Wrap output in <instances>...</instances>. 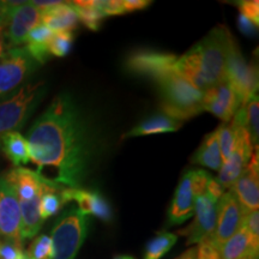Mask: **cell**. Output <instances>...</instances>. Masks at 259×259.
Returning a JSON list of instances; mask_svg holds the SVG:
<instances>
[{
    "label": "cell",
    "mask_w": 259,
    "mask_h": 259,
    "mask_svg": "<svg viewBox=\"0 0 259 259\" xmlns=\"http://www.w3.org/2000/svg\"><path fill=\"white\" fill-rule=\"evenodd\" d=\"M30 161L37 173L51 171V181L80 189L94 155L92 131L69 93L57 95L31 125L27 137Z\"/></svg>",
    "instance_id": "cell-1"
},
{
    "label": "cell",
    "mask_w": 259,
    "mask_h": 259,
    "mask_svg": "<svg viewBox=\"0 0 259 259\" xmlns=\"http://www.w3.org/2000/svg\"><path fill=\"white\" fill-rule=\"evenodd\" d=\"M233 35L225 25H219L178 58L176 72L196 87L206 92L226 79V63Z\"/></svg>",
    "instance_id": "cell-2"
},
{
    "label": "cell",
    "mask_w": 259,
    "mask_h": 259,
    "mask_svg": "<svg viewBox=\"0 0 259 259\" xmlns=\"http://www.w3.org/2000/svg\"><path fill=\"white\" fill-rule=\"evenodd\" d=\"M162 113L181 122L203 112L204 92L197 89L176 71L156 80Z\"/></svg>",
    "instance_id": "cell-3"
},
{
    "label": "cell",
    "mask_w": 259,
    "mask_h": 259,
    "mask_svg": "<svg viewBox=\"0 0 259 259\" xmlns=\"http://www.w3.org/2000/svg\"><path fill=\"white\" fill-rule=\"evenodd\" d=\"M47 93L44 80L22 85L17 92L0 101V145L3 138L18 132L29 120Z\"/></svg>",
    "instance_id": "cell-4"
},
{
    "label": "cell",
    "mask_w": 259,
    "mask_h": 259,
    "mask_svg": "<svg viewBox=\"0 0 259 259\" xmlns=\"http://www.w3.org/2000/svg\"><path fill=\"white\" fill-rule=\"evenodd\" d=\"M90 220L77 209L65 211L52 231L53 258L52 259H74L88 235Z\"/></svg>",
    "instance_id": "cell-5"
},
{
    "label": "cell",
    "mask_w": 259,
    "mask_h": 259,
    "mask_svg": "<svg viewBox=\"0 0 259 259\" xmlns=\"http://www.w3.org/2000/svg\"><path fill=\"white\" fill-rule=\"evenodd\" d=\"M210 178L211 176L203 169L185 171L168 210V226L181 225L193 215L197 197L206 192Z\"/></svg>",
    "instance_id": "cell-6"
},
{
    "label": "cell",
    "mask_w": 259,
    "mask_h": 259,
    "mask_svg": "<svg viewBox=\"0 0 259 259\" xmlns=\"http://www.w3.org/2000/svg\"><path fill=\"white\" fill-rule=\"evenodd\" d=\"M226 79L231 84L241 106L245 105L252 96L257 95V66L246 61L234 37L232 38L227 56Z\"/></svg>",
    "instance_id": "cell-7"
},
{
    "label": "cell",
    "mask_w": 259,
    "mask_h": 259,
    "mask_svg": "<svg viewBox=\"0 0 259 259\" xmlns=\"http://www.w3.org/2000/svg\"><path fill=\"white\" fill-rule=\"evenodd\" d=\"M37 66L24 47L6 52L0 59V100L15 92Z\"/></svg>",
    "instance_id": "cell-8"
},
{
    "label": "cell",
    "mask_w": 259,
    "mask_h": 259,
    "mask_svg": "<svg viewBox=\"0 0 259 259\" xmlns=\"http://www.w3.org/2000/svg\"><path fill=\"white\" fill-rule=\"evenodd\" d=\"M218 203L219 199L208 192L197 197L193 209V222L179 232V234L187 238L186 245L200 244L204 240L211 239L218 220Z\"/></svg>",
    "instance_id": "cell-9"
},
{
    "label": "cell",
    "mask_w": 259,
    "mask_h": 259,
    "mask_svg": "<svg viewBox=\"0 0 259 259\" xmlns=\"http://www.w3.org/2000/svg\"><path fill=\"white\" fill-rule=\"evenodd\" d=\"M178 57L171 53L156 51H137L128 56L125 61L126 70L137 76L148 77L156 82L161 77L174 72Z\"/></svg>",
    "instance_id": "cell-10"
},
{
    "label": "cell",
    "mask_w": 259,
    "mask_h": 259,
    "mask_svg": "<svg viewBox=\"0 0 259 259\" xmlns=\"http://www.w3.org/2000/svg\"><path fill=\"white\" fill-rule=\"evenodd\" d=\"M242 216L244 211L234 193L232 191L223 193L218 203L215 232L209 240L216 250L219 251L220 247L241 228Z\"/></svg>",
    "instance_id": "cell-11"
},
{
    "label": "cell",
    "mask_w": 259,
    "mask_h": 259,
    "mask_svg": "<svg viewBox=\"0 0 259 259\" xmlns=\"http://www.w3.org/2000/svg\"><path fill=\"white\" fill-rule=\"evenodd\" d=\"M0 239L23 246L19 202L5 176L0 177Z\"/></svg>",
    "instance_id": "cell-12"
},
{
    "label": "cell",
    "mask_w": 259,
    "mask_h": 259,
    "mask_svg": "<svg viewBox=\"0 0 259 259\" xmlns=\"http://www.w3.org/2000/svg\"><path fill=\"white\" fill-rule=\"evenodd\" d=\"M238 125V136H236L234 150H233L231 156L222 162L219 178L216 179L225 191L226 189H232V186L234 185L235 181L240 177L242 170L245 169L248 162H250L252 154H253V145L251 143L246 127L244 125Z\"/></svg>",
    "instance_id": "cell-13"
},
{
    "label": "cell",
    "mask_w": 259,
    "mask_h": 259,
    "mask_svg": "<svg viewBox=\"0 0 259 259\" xmlns=\"http://www.w3.org/2000/svg\"><path fill=\"white\" fill-rule=\"evenodd\" d=\"M240 107L241 103L227 79L204 92L203 111L212 113L223 122L231 121Z\"/></svg>",
    "instance_id": "cell-14"
},
{
    "label": "cell",
    "mask_w": 259,
    "mask_h": 259,
    "mask_svg": "<svg viewBox=\"0 0 259 259\" xmlns=\"http://www.w3.org/2000/svg\"><path fill=\"white\" fill-rule=\"evenodd\" d=\"M41 23V11L30 2L12 10L8 15L5 23V37L9 46H19L25 41V37L36 25Z\"/></svg>",
    "instance_id": "cell-15"
},
{
    "label": "cell",
    "mask_w": 259,
    "mask_h": 259,
    "mask_svg": "<svg viewBox=\"0 0 259 259\" xmlns=\"http://www.w3.org/2000/svg\"><path fill=\"white\" fill-rule=\"evenodd\" d=\"M258 148L252 155L247 167L242 170L240 177L232 186L231 191L240 203L242 211H253L259 206V185H258Z\"/></svg>",
    "instance_id": "cell-16"
},
{
    "label": "cell",
    "mask_w": 259,
    "mask_h": 259,
    "mask_svg": "<svg viewBox=\"0 0 259 259\" xmlns=\"http://www.w3.org/2000/svg\"><path fill=\"white\" fill-rule=\"evenodd\" d=\"M14 187L18 200H31L41 196L45 191L57 186L58 184L46 179L37 171L23 167H16L5 176Z\"/></svg>",
    "instance_id": "cell-17"
},
{
    "label": "cell",
    "mask_w": 259,
    "mask_h": 259,
    "mask_svg": "<svg viewBox=\"0 0 259 259\" xmlns=\"http://www.w3.org/2000/svg\"><path fill=\"white\" fill-rule=\"evenodd\" d=\"M65 203L74 200L78 205V211L84 215H94L102 221H111L113 218L112 208L105 197L97 191H87L83 189H69L64 187L61 191Z\"/></svg>",
    "instance_id": "cell-18"
},
{
    "label": "cell",
    "mask_w": 259,
    "mask_h": 259,
    "mask_svg": "<svg viewBox=\"0 0 259 259\" xmlns=\"http://www.w3.org/2000/svg\"><path fill=\"white\" fill-rule=\"evenodd\" d=\"M258 252L259 241L242 226L219 250L221 259H258Z\"/></svg>",
    "instance_id": "cell-19"
},
{
    "label": "cell",
    "mask_w": 259,
    "mask_h": 259,
    "mask_svg": "<svg viewBox=\"0 0 259 259\" xmlns=\"http://www.w3.org/2000/svg\"><path fill=\"white\" fill-rule=\"evenodd\" d=\"M41 23L52 32L71 31L78 27L79 19L69 3L61 2L53 8L41 11Z\"/></svg>",
    "instance_id": "cell-20"
},
{
    "label": "cell",
    "mask_w": 259,
    "mask_h": 259,
    "mask_svg": "<svg viewBox=\"0 0 259 259\" xmlns=\"http://www.w3.org/2000/svg\"><path fill=\"white\" fill-rule=\"evenodd\" d=\"M183 126V122L173 119L171 116L158 113V114L149 116L144 121L139 122L137 126L130 130L127 134L122 136V138L139 137V136L166 134V132H176Z\"/></svg>",
    "instance_id": "cell-21"
},
{
    "label": "cell",
    "mask_w": 259,
    "mask_h": 259,
    "mask_svg": "<svg viewBox=\"0 0 259 259\" xmlns=\"http://www.w3.org/2000/svg\"><path fill=\"white\" fill-rule=\"evenodd\" d=\"M191 162L213 170L221 169L223 161L221 151H220L218 130L205 136L202 144L199 145L198 150L196 151V154L191 158Z\"/></svg>",
    "instance_id": "cell-22"
},
{
    "label": "cell",
    "mask_w": 259,
    "mask_h": 259,
    "mask_svg": "<svg viewBox=\"0 0 259 259\" xmlns=\"http://www.w3.org/2000/svg\"><path fill=\"white\" fill-rule=\"evenodd\" d=\"M41 196L31 200H18L21 209V236L23 241L25 239L35 238L44 223L40 216Z\"/></svg>",
    "instance_id": "cell-23"
},
{
    "label": "cell",
    "mask_w": 259,
    "mask_h": 259,
    "mask_svg": "<svg viewBox=\"0 0 259 259\" xmlns=\"http://www.w3.org/2000/svg\"><path fill=\"white\" fill-rule=\"evenodd\" d=\"M52 35H53V32L46 25L40 23L34 29H31L27 37H25L24 48L27 50L29 56L38 65L45 64L50 58L48 44H50Z\"/></svg>",
    "instance_id": "cell-24"
},
{
    "label": "cell",
    "mask_w": 259,
    "mask_h": 259,
    "mask_svg": "<svg viewBox=\"0 0 259 259\" xmlns=\"http://www.w3.org/2000/svg\"><path fill=\"white\" fill-rule=\"evenodd\" d=\"M0 147L3 148V151L16 167H21L22 164H27L30 161L28 141L19 132H11V134L6 135L3 138Z\"/></svg>",
    "instance_id": "cell-25"
},
{
    "label": "cell",
    "mask_w": 259,
    "mask_h": 259,
    "mask_svg": "<svg viewBox=\"0 0 259 259\" xmlns=\"http://www.w3.org/2000/svg\"><path fill=\"white\" fill-rule=\"evenodd\" d=\"M69 5L74 10L78 19L82 23L89 28L90 30H99L101 27L102 19L105 18L100 14L96 8L95 0H88V2H69Z\"/></svg>",
    "instance_id": "cell-26"
},
{
    "label": "cell",
    "mask_w": 259,
    "mask_h": 259,
    "mask_svg": "<svg viewBox=\"0 0 259 259\" xmlns=\"http://www.w3.org/2000/svg\"><path fill=\"white\" fill-rule=\"evenodd\" d=\"M63 189L64 186L57 185L42 193L40 199V216L44 221L57 215L59 210L66 204L61 194Z\"/></svg>",
    "instance_id": "cell-27"
},
{
    "label": "cell",
    "mask_w": 259,
    "mask_h": 259,
    "mask_svg": "<svg viewBox=\"0 0 259 259\" xmlns=\"http://www.w3.org/2000/svg\"><path fill=\"white\" fill-rule=\"evenodd\" d=\"M177 234L168 232H161L151 239L145 246L144 259H161L168 251L176 245Z\"/></svg>",
    "instance_id": "cell-28"
},
{
    "label": "cell",
    "mask_w": 259,
    "mask_h": 259,
    "mask_svg": "<svg viewBox=\"0 0 259 259\" xmlns=\"http://www.w3.org/2000/svg\"><path fill=\"white\" fill-rule=\"evenodd\" d=\"M238 127L239 125L232 119L231 121L225 122L218 128V138L222 161H226L234 150L236 136H238Z\"/></svg>",
    "instance_id": "cell-29"
},
{
    "label": "cell",
    "mask_w": 259,
    "mask_h": 259,
    "mask_svg": "<svg viewBox=\"0 0 259 259\" xmlns=\"http://www.w3.org/2000/svg\"><path fill=\"white\" fill-rule=\"evenodd\" d=\"M245 108V127L252 145H258L259 138V102L258 96H252L244 105Z\"/></svg>",
    "instance_id": "cell-30"
},
{
    "label": "cell",
    "mask_w": 259,
    "mask_h": 259,
    "mask_svg": "<svg viewBox=\"0 0 259 259\" xmlns=\"http://www.w3.org/2000/svg\"><path fill=\"white\" fill-rule=\"evenodd\" d=\"M53 244L48 235L35 236L34 240L25 252L27 259H52L53 258Z\"/></svg>",
    "instance_id": "cell-31"
},
{
    "label": "cell",
    "mask_w": 259,
    "mask_h": 259,
    "mask_svg": "<svg viewBox=\"0 0 259 259\" xmlns=\"http://www.w3.org/2000/svg\"><path fill=\"white\" fill-rule=\"evenodd\" d=\"M73 42V32L63 31L53 32L50 44H48V52L50 56L65 57L70 53Z\"/></svg>",
    "instance_id": "cell-32"
},
{
    "label": "cell",
    "mask_w": 259,
    "mask_h": 259,
    "mask_svg": "<svg viewBox=\"0 0 259 259\" xmlns=\"http://www.w3.org/2000/svg\"><path fill=\"white\" fill-rule=\"evenodd\" d=\"M23 246L14 241L0 239V259H22L24 257Z\"/></svg>",
    "instance_id": "cell-33"
},
{
    "label": "cell",
    "mask_w": 259,
    "mask_h": 259,
    "mask_svg": "<svg viewBox=\"0 0 259 259\" xmlns=\"http://www.w3.org/2000/svg\"><path fill=\"white\" fill-rule=\"evenodd\" d=\"M97 10L103 17L107 16L124 15V8H122V0H95Z\"/></svg>",
    "instance_id": "cell-34"
},
{
    "label": "cell",
    "mask_w": 259,
    "mask_h": 259,
    "mask_svg": "<svg viewBox=\"0 0 259 259\" xmlns=\"http://www.w3.org/2000/svg\"><path fill=\"white\" fill-rule=\"evenodd\" d=\"M240 15L247 19H250L252 23L258 25L259 23V3L257 0H244L238 3Z\"/></svg>",
    "instance_id": "cell-35"
},
{
    "label": "cell",
    "mask_w": 259,
    "mask_h": 259,
    "mask_svg": "<svg viewBox=\"0 0 259 259\" xmlns=\"http://www.w3.org/2000/svg\"><path fill=\"white\" fill-rule=\"evenodd\" d=\"M242 227L259 241V212L258 210L244 212L242 216Z\"/></svg>",
    "instance_id": "cell-36"
},
{
    "label": "cell",
    "mask_w": 259,
    "mask_h": 259,
    "mask_svg": "<svg viewBox=\"0 0 259 259\" xmlns=\"http://www.w3.org/2000/svg\"><path fill=\"white\" fill-rule=\"evenodd\" d=\"M196 259H221L219 251L210 244L209 240H204L198 244Z\"/></svg>",
    "instance_id": "cell-37"
},
{
    "label": "cell",
    "mask_w": 259,
    "mask_h": 259,
    "mask_svg": "<svg viewBox=\"0 0 259 259\" xmlns=\"http://www.w3.org/2000/svg\"><path fill=\"white\" fill-rule=\"evenodd\" d=\"M238 25H239V28H240V30L244 32L245 35H248V36H254V35L257 34L258 25L252 23L250 19L244 17L242 15H239Z\"/></svg>",
    "instance_id": "cell-38"
},
{
    "label": "cell",
    "mask_w": 259,
    "mask_h": 259,
    "mask_svg": "<svg viewBox=\"0 0 259 259\" xmlns=\"http://www.w3.org/2000/svg\"><path fill=\"white\" fill-rule=\"evenodd\" d=\"M151 2H147V0H122V8H124L125 14L126 12L143 10L148 8Z\"/></svg>",
    "instance_id": "cell-39"
},
{
    "label": "cell",
    "mask_w": 259,
    "mask_h": 259,
    "mask_svg": "<svg viewBox=\"0 0 259 259\" xmlns=\"http://www.w3.org/2000/svg\"><path fill=\"white\" fill-rule=\"evenodd\" d=\"M4 37H5V23L0 25V59H2V58L6 54Z\"/></svg>",
    "instance_id": "cell-40"
},
{
    "label": "cell",
    "mask_w": 259,
    "mask_h": 259,
    "mask_svg": "<svg viewBox=\"0 0 259 259\" xmlns=\"http://www.w3.org/2000/svg\"><path fill=\"white\" fill-rule=\"evenodd\" d=\"M197 255V247H191L189 250L184 252L183 254L177 257L176 259H196Z\"/></svg>",
    "instance_id": "cell-41"
},
{
    "label": "cell",
    "mask_w": 259,
    "mask_h": 259,
    "mask_svg": "<svg viewBox=\"0 0 259 259\" xmlns=\"http://www.w3.org/2000/svg\"><path fill=\"white\" fill-rule=\"evenodd\" d=\"M8 19V10H6L4 2H0V25L6 23Z\"/></svg>",
    "instance_id": "cell-42"
},
{
    "label": "cell",
    "mask_w": 259,
    "mask_h": 259,
    "mask_svg": "<svg viewBox=\"0 0 259 259\" xmlns=\"http://www.w3.org/2000/svg\"><path fill=\"white\" fill-rule=\"evenodd\" d=\"M113 259H136V258L131 257V255H115Z\"/></svg>",
    "instance_id": "cell-43"
},
{
    "label": "cell",
    "mask_w": 259,
    "mask_h": 259,
    "mask_svg": "<svg viewBox=\"0 0 259 259\" xmlns=\"http://www.w3.org/2000/svg\"><path fill=\"white\" fill-rule=\"evenodd\" d=\"M22 259H27V257H25V254H24V257H23V258H22Z\"/></svg>",
    "instance_id": "cell-44"
}]
</instances>
